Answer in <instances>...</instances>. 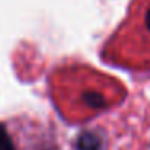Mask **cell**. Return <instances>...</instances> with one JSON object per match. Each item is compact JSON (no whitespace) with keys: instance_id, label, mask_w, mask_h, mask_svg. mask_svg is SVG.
Masks as SVG:
<instances>
[{"instance_id":"6da1fadb","label":"cell","mask_w":150,"mask_h":150,"mask_svg":"<svg viewBox=\"0 0 150 150\" xmlns=\"http://www.w3.org/2000/svg\"><path fill=\"white\" fill-rule=\"evenodd\" d=\"M78 150H100V139L92 132H82L78 137Z\"/></svg>"},{"instance_id":"7a4b0ae2","label":"cell","mask_w":150,"mask_h":150,"mask_svg":"<svg viewBox=\"0 0 150 150\" xmlns=\"http://www.w3.org/2000/svg\"><path fill=\"white\" fill-rule=\"evenodd\" d=\"M0 150H15L13 144H11V139L8 136L4 124H0Z\"/></svg>"},{"instance_id":"3957f363","label":"cell","mask_w":150,"mask_h":150,"mask_svg":"<svg viewBox=\"0 0 150 150\" xmlns=\"http://www.w3.org/2000/svg\"><path fill=\"white\" fill-rule=\"evenodd\" d=\"M84 100L91 105V108H102L105 105L103 97H102L100 94H94V92H91V94H84Z\"/></svg>"},{"instance_id":"277c9868","label":"cell","mask_w":150,"mask_h":150,"mask_svg":"<svg viewBox=\"0 0 150 150\" xmlns=\"http://www.w3.org/2000/svg\"><path fill=\"white\" fill-rule=\"evenodd\" d=\"M145 28L150 31V8L145 11Z\"/></svg>"}]
</instances>
